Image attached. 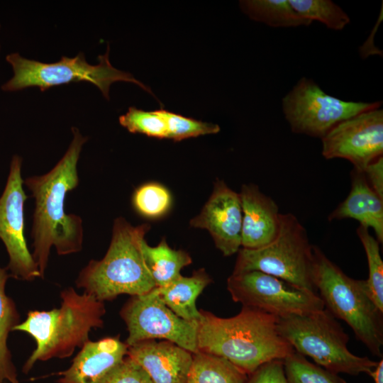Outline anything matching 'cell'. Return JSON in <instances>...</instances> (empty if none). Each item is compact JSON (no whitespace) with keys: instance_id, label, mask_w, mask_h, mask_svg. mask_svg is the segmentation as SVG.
Listing matches in <instances>:
<instances>
[{"instance_id":"cell-22","label":"cell","mask_w":383,"mask_h":383,"mask_svg":"<svg viewBox=\"0 0 383 383\" xmlns=\"http://www.w3.org/2000/svg\"><path fill=\"white\" fill-rule=\"evenodd\" d=\"M248 374L227 360L209 353L193 354L186 383H247Z\"/></svg>"},{"instance_id":"cell-1","label":"cell","mask_w":383,"mask_h":383,"mask_svg":"<svg viewBox=\"0 0 383 383\" xmlns=\"http://www.w3.org/2000/svg\"><path fill=\"white\" fill-rule=\"evenodd\" d=\"M73 138L66 152L48 173L23 180L35 199L31 236L33 258L44 277L50 249L60 255L79 252L83 243L82 219L65 211L67 194L79 184L77 162L87 138L72 128Z\"/></svg>"},{"instance_id":"cell-8","label":"cell","mask_w":383,"mask_h":383,"mask_svg":"<svg viewBox=\"0 0 383 383\" xmlns=\"http://www.w3.org/2000/svg\"><path fill=\"white\" fill-rule=\"evenodd\" d=\"M109 52L108 45L106 52L98 56L99 63L96 65L89 64L82 52L72 58L62 56L53 63L41 62L25 58L16 52L11 53L6 55V60L11 65L13 75L1 89L14 91L38 87L43 91L53 86L87 82L96 85L104 96L109 99L111 84L124 81L138 84L155 96L149 87L131 74L114 68L110 63Z\"/></svg>"},{"instance_id":"cell-6","label":"cell","mask_w":383,"mask_h":383,"mask_svg":"<svg viewBox=\"0 0 383 383\" xmlns=\"http://www.w3.org/2000/svg\"><path fill=\"white\" fill-rule=\"evenodd\" d=\"M279 335L304 356L333 373L370 374L377 362L360 357L348 348L349 336L326 309L277 319Z\"/></svg>"},{"instance_id":"cell-15","label":"cell","mask_w":383,"mask_h":383,"mask_svg":"<svg viewBox=\"0 0 383 383\" xmlns=\"http://www.w3.org/2000/svg\"><path fill=\"white\" fill-rule=\"evenodd\" d=\"M127 355L138 362L153 383H186L193 353L170 341L144 340L128 347Z\"/></svg>"},{"instance_id":"cell-30","label":"cell","mask_w":383,"mask_h":383,"mask_svg":"<svg viewBox=\"0 0 383 383\" xmlns=\"http://www.w3.org/2000/svg\"><path fill=\"white\" fill-rule=\"evenodd\" d=\"M100 383H153L148 372L126 355L112 368Z\"/></svg>"},{"instance_id":"cell-31","label":"cell","mask_w":383,"mask_h":383,"mask_svg":"<svg viewBox=\"0 0 383 383\" xmlns=\"http://www.w3.org/2000/svg\"><path fill=\"white\" fill-rule=\"evenodd\" d=\"M247 383H288L282 360L267 362L250 374Z\"/></svg>"},{"instance_id":"cell-21","label":"cell","mask_w":383,"mask_h":383,"mask_svg":"<svg viewBox=\"0 0 383 383\" xmlns=\"http://www.w3.org/2000/svg\"><path fill=\"white\" fill-rule=\"evenodd\" d=\"M10 274L0 267V383H19L7 340L11 331L20 323V315L12 299L5 292Z\"/></svg>"},{"instance_id":"cell-18","label":"cell","mask_w":383,"mask_h":383,"mask_svg":"<svg viewBox=\"0 0 383 383\" xmlns=\"http://www.w3.org/2000/svg\"><path fill=\"white\" fill-rule=\"evenodd\" d=\"M328 218L358 221L360 226L374 230L379 243L383 242V199L370 187L362 172L353 170L349 194Z\"/></svg>"},{"instance_id":"cell-5","label":"cell","mask_w":383,"mask_h":383,"mask_svg":"<svg viewBox=\"0 0 383 383\" xmlns=\"http://www.w3.org/2000/svg\"><path fill=\"white\" fill-rule=\"evenodd\" d=\"M312 282L324 308L344 321L372 355L382 357L383 312L373 301L366 280L350 277L313 245Z\"/></svg>"},{"instance_id":"cell-23","label":"cell","mask_w":383,"mask_h":383,"mask_svg":"<svg viewBox=\"0 0 383 383\" xmlns=\"http://www.w3.org/2000/svg\"><path fill=\"white\" fill-rule=\"evenodd\" d=\"M242 11L251 19L274 28L309 26L312 22L298 14L289 0H245Z\"/></svg>"},{"instance_id":"cell-32","label":"cell","mask_w":383,"mask_h":383,"mask_svg":"<svg viewBox=\"0 0 383 383\" xmlns=\"http://www.w3.org/2000/svg\"><path fill=\"white\" fill-rule=\"evenodd\" d=\"M362 172L370 187L383 199V157L369 164Z\"/></svg>"},{"instance_id":"cell-10","label":"cell","mask_w":383,"mask_h":383,"mask_svg":"<svg viewBox=\"0 0 383 383\" xmlns=\"http://www.w3.org/2000/svg\"><path fill=\"white\" fill-rule=\"evenodd\" d=\"M227 289L235 302L277 318L324 309L317 292L299 288L259 271L232 274L227 279Z\"/></svg>"},{"instance_id":"cell-7","label":"cell","mask_w":383,"mask_h":383,"mask_svg":"<svg viewBox=\"0 0 383 383\" xmlns=\"http://www.w3.org/2000/svg\"><path fill=\"white\" fill-rule=\"evenodd\" d=\"M312 269L313 245L307 232L295 215L287 213H280L279 231L272 242L259 248H240L232 274L259 271L317 292Z\"/></svg>"},{"instance_id":"cell-33","label":"cell","mask_w":383,"mask_h":383,"mask_svg":"<svg viewBox=\"0 0 383 383\" xmlns=\"http://www.w3.org/2000/svg\"><path fill=\"white\" fill-rule=\"evenodd\" d=\"M374 383H383V360L378 362L374 369L369 374Z\"/></svg>"},{"instance_id":"cell-12","label":"cell","mask_w":383,"mask_h":383,"mask_svg":"<svg viewBox=\"0 0 383 383\" xmlns=\"http://www.w3.org/2000/svg\"><path fill=\"white\" fill-rule=\"evenodd\" d=\"M22 159L12 157L4 190L0 196V238L9 255L6 270L10 276L32 281L41 277L38 267L27 246L24 235V205L27 196L21 176Z\"/></svg>"},{"instance_id":"cell-27","label":"cell","mask_w":383,"mask_h":383,"mask_svg":"<svg viewBox=\"0 0 383 383\" xmlns=\"http://www.w3.org/2000/svg\"><path fill=\"white\" fill-rule=\"evenodd\" d=\"M118 121L131 133L143 134L159 139L168 138L166 122L158 110L146 111L131 106L119 117Z\"/></svg>"},{"instance_id":"cell-17","label":"cell","mask_w":383,"mask_h":383,"mask_svg":"<svg viewBox=\"0 0 383 383\" xmlns=\"http://www.w3.org/2000/svg\"><path fill=\"white\" fill-rule=\"evenodd\" d=\"M128 345L118 337L88 340L70 367L60 373L57 383H100L126 355Z\"/></svg>"},{"instance_id":"cell-4","label":"cell","mask_w":383,"mask_h":383,"mask_svg":"<svg viewBox=\"0 0 383 383\" xmlns=\"http://www.w3.org/2000/svg\"><path fill=\"white\" fill-rule=\"evenodd\" d=\"M148 224L132 226L115 219L109 249L100 260H91L80 272L76 285L104 302L121 294L143 295L155 287L146 267L142 243Z\"/></svg>"},{"instance_id":"cell-14","label":"cell","mask_w":383,"mask_h":383,"mask_svg":"<svg viewBox=\"0 0 383 383\" xmlns=\"http://www.w3.org/2000/svg\"><path fill=\"white\" fill-rule=\"evenodd\" d=\"M243 212L239 193L216 179L213 190L200 213L190 221L194 228L206 229L224 256L241 247Z\"/></svg>"},{"instance_id":"cell-2","label":"cell","mask_w":383,"mask_h":383,"mask_svg":"<svg viewBox=\"0 0 383 383\" xmlns=\"http://www.w3.org/2000/svg\"><path fill=\"white\" fill-rule=\"evenodd\" d=\"M201 311L199 352L221 357L250 375L263 364L282 360L294 348L279 335L278 318L249 307L231 318Z\"/></svg>"},{"instance_id":"cell-16","label":"cell","mask_w":383,"mask_h":383,"mask_svg":"<svg viewBox=\"0 0 383 383\" xmlns=\"http://www.w3.org/2000/svg\"><path fill=\"white\" fill-rule=\"evenodd\" d=\"M239 195L243 212L241 247L255 249L267 245L279 231L277 204L255 184H243Z\"/></svg>"},{"instance_id":"cell-11","label":"cell","mask_w":383,"mask_h":383,"mask_svg":"<svg viewBox=\"0 0 383 383\" xmlns=\"http://www.w3.org/2000/svg\"><path fill=\"white\" fill-rule=\"evenodd\" d=\"M120 313L128 332V347L144 340L163 339L193 354L199 352L198 322L177 316L161 301L155 288L145 294L132 296Z\"/></svg>"},{"instance_id":"cell-29","label":"cell","mask_w":383,"mask_h":383,"mask_svg":"<svg viewBox=\"0 0 383 383\" xmlns=\"http://www.w3.org/2000/svg\"><path fill=\"white\" fill-rule=\"evenodd\" d=\"M158 111L166 122L168 138L174 141H181L207 134H216L221 130L219 126L215 123L185 117L162 109Z\"/></svg>"},{"instance_id":"cell-34","label":"cell","mask_w":383,"mask_h":383,"mask_svg":"<svg viewBox=\"0 0 383 383\" xmlns=\"http://www.w3.org/2000/svg\"><path fill=\"white\" fill-rule=\"evenodd\" d=\"M0 26H1V25H0Z\"/></svg>"},{"instance_id":"cell-13","label":"cell","mask_w":383,"mask_h":383,"mask_svg":"<svg viewBox=\"0 0 383 383\" xmlns=\"http://www.w3.org/2000/svg\"><path fill=\"white\" fill-rule=\"evenodd\" d=\"M322 155L328 160L343 158L363 172L383 154V111L368 110L345 119L322 138Z\"/></svg>"},{"instance_id":"cell-24","label":"cell","mask_w":383,"mask_h":383,"mask_svg":"<svg viewBox=\"0 0 383 383\" xmlns=\"http://www.w3.org/2000/svg\"><path fill=\"white\" fill-rule=\"evenodd\" d=\"M294 11L304 18L323 23L328 28L341 30L350 22L349 16L331 0H289Z\"/></svg>"},{"instance_id":"cell-20","label":"cell","mask_w":383,"mask_h":383,"mask_svg":"<svg viewBox=\"0 0 383 383\" xmlns=\"http://www.w3.org/2000/svg\"><path fill=\"white\" fill-rule=\"evenodd\" d=\"M142 252L146 267L157 287L166 286L174 281L181 275V270L192 262L187 252L171 248L165 238L155 247L150 246L144 240Z\"/></svg>"},{"instance_id":"cell-25","label":"cell","mask_w":383,"mask_h":383,"mask_svg":"<svg viewBox=\"0 0 383 383\" xmlns=\"http://www.w3.org/2000/svg\"><path fill=\"white\" fill-rule=\"evenodd\" d=\"M282 362L288 383H346L338 374L311 363L295 350Z\"/></svg>"},{"instance_id":"cell-28","label":"cell","mask_w":383,"mask_h":383,"mask_svg":"<svg viewBox=\"0 0 383 383\" xmlns=\"http://www.w3.org/2000/svg\"><path fill=\"white\" fill-rule=\"evenodd\" d=\"M135 209L148 218H157L165 214L170 207L169 191L157 183H148L139 187L133 196Z\"/></svg>"},{"instance_id":"cell-19","label":"cell","mask_w":383,"mask_h":383,"mask_svg":"<svg viewBox=\"0 0 383 383\" xmlns=\"http://www.w3.org/2000/svg\"><path fill=\"white\" fill-rule=\"evenodd\" d=\"M211 282L209 274L200 269L191 277L180 275L169 284L155 289L161 301L177 316L189 321L199 322L201 311L196 308V300Z\"/></svg>"},{"instance_id":"cell-9","label":"cell","mask_w":383,"mask_h":383,"mask_svg":"<svg viewBox=\"0 0 383 383\" xmlns=\"http://www.w3.org/2000/svg\"><path fill=\"white\" fill-rule=\"evenodd\" d=\"M381 105L382 101H343L328 94L306 77L300 79L282 100L292 131L321 139L340 122Z\"/></svg>"},{"instance_id":"cell-3","label":"cell","mask_w":383,"mask_h":383,"mask_svg":"<svg viewBox=\"0 0 383 383\" xmlns=\"http://www.w3.org/2000/svg\"><path fill=\"white\" fill-rule=\"evenodd\" d=\"M60 297L59 309L30 311L26 319L13 328L28 333L36 343L23 367L26 374L38 361L71 356L89 340L93 328L103 326V301L85 292L79 294L72 287L63 289Z\"/></svg>"},{"instance_id":"cell-26","label":"cell","mask_w":383,"mask_h":383,"mask_svg":"<svg viewBox=\"0 0 383 383\" xmlns=\"http://www.w3.org/2000/svg\"><path fill=\"white\" fill-rule=\"evenodd\" d=\"M356 232L367 257L369 275L366 283L370 294L378 309L383 312V261L380 255V243L365 226L360 225Z\"/></svg>"}]
</instances>
